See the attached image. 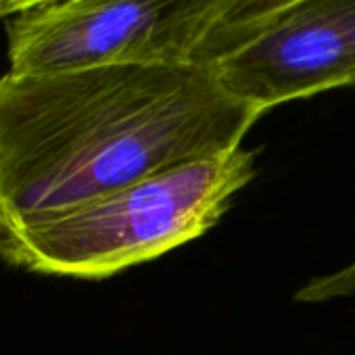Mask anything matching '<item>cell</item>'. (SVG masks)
<instances>
[{"label": "cell", "mask_w": 355, "mask_h": 355, "mask_svg": "<svg viewBox=\"0 0 355 355\" xmlns=\"http://www.w3.org/2000/svg\"><path fill=\"white\" fill-rule=\"evenodd\" d=\"M293 3L297 0H216L195 61L211 63L224 53L236 49Z\"/></svg>", "instance_id": "cell-5"}, {"label": "cell", "mask_w": 355, "mask_h": 355, "mask_svg": "<svg viewBox=\"0 0 355 355\" xmlns=\"http://www.w3.org/2000/svg\"><path fill=\"white\" fill-rule=\"evenodd\" d=\"M207 65L259 113L355 86V0H297Z\"/></svg>", "instance_id": "cell-4"}, {"label": "cell", "mask_w": 355, "mask_h": 355, "mask_svg": "<svg viewBox=\"0 0 355 355\" xmlns=\"http://www.w3.org/2000/svg\"><path fill=\"white\" fill-rule=\"evenodd\" d=\"M232 148L150 173L61 216L0 230V257L46 276L101 280L207 234L255 178Z\"/></svg>", "instance_id": "cell-2"}, {"label": "cell", "mask_w": 355, "mask_h": 355, "mask_svg": "<svg viewBox=\"0 0 355 355\" xmlns=\"http://www.w3.org/2000/svg\"><path fill=\"white\" fill-rule=\"evenodd\" d=\"M57 3V0H0V19H11L19 13Z\"/></svg>", "instance_id": "cell-6"}, {"label": "cell", "mask_w": 355, "mask_h": 355, "mask_svg": "<svg viewBox=\"0 0 355 355\" xmlns=\"http://www.w3.org/2000/svg\"><path fill=\"white\" fill-rule=\"evenodd\" d=\"M216 0H57L7 24L11 73L191 63Z\"/></svg>", "instance_id": "cell-3"}, {"label": "cell", "mask_w": 355, "mask_h": 355, "mask_svg": "<svg viewBox=\"0 0 355 355\" xmlns=\"http://www.w3.org/2000/svg\"><path fill=\"white\" fill-rule=\"evenodd\" d=\"M259 113L207 63L0 78V230L243 146Z\"/></svg>", "instance_id": "cell-1"}]
</instances>
